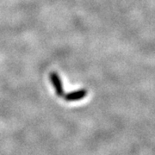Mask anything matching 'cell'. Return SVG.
Listing matches in <instances>:
<instances>
[{
	"label": "cell",
	"mask_w": 155,
	"mask_h": 155,
	"mask_svg": "<svg viewBox=\"0 0 155 155\" xmlns=\"http://www.w3.org/2000/svg\"><path fill=\"white\" fill-rule=\"evenodd\" d=\"M49 78L50 80H51V83L53 84L54 88L55 90L56 94L58 95L59 97H63L65 92H64L63 84H62V82H61L60 75L56 72H53L50 73Z\"/></svg>",
	"instance_id": "cell-1"
},
{
	"label": "cell",
	"mask_w": 155,
	"mask_h": 155,
	"mask_svg": "<svg viewBox=\"0 0 155 155\" xmlns=\"http://www.w3.org/2000/svg\"><path fill=\"white\" fill-rule=\"evenodd\" d=\"M86 96H87V91L84 90V89H80V90L68 92L66 95H64V97L68 102H75V101L82 100Z\"/></svg>",
	"instance_id": "cell-2"
}]
</instances>
